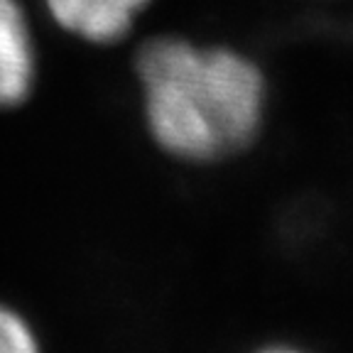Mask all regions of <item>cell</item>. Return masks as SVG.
Wrapping results in <instances>:
<instances>
[{
	"label": "cell",
	"mask_w": 353,
	"mask_h": 353,
	"mask_svg": "<svg viewBox=\"0 0 353 353\" xmlns=\"http://www.w3.org/2000/svg\"><path fill=\"white\" fill-rule=\"evenodd\" d=\"M34 81V50L28 20L15 0H0V105L28 99Z\"/></svg>",
	"instance_id": "3957f363"
},
{
	"label": "cell",
	"mask_w": 353,
	"mask_h": 353,
	"mask_svg": "<svg viewBox=\"0 0 353 353\" xmlns=\"http://www.w3.org/2000/svg\"><path fill=\"white\" fill-rule=\"evenodd\" d=\"M265 353H297V351H285V348H275V351H265Z\"/></svg>",
	"instance_id": "5b68a950"
},
{
	"label": "cell",
	"mask_w": 353,
	"mask_h": 353,
	"mask_svg": "<svg viewBox=\"0 0 353 353\" xmlns=\"http://www.w3.org/2000/svg\"><path fill=\"white\" fill-rule=\"evenodd\" d=\"M150 0H47L52 17L66 32L88 42H116Z\"/></svg>",
	"instance_id": "7a4b0ae2"
},
{
	"label": "cell",
	"mask_w": 353,
	"mask_h": 353,
	"mask_svg": "<svg viewBox=\"0 0 353 353\" xmlns=\"http://www.w3.org/2000/svg\"><path fill=\"white\" fill-rule=\"evenodd\" d=\"M135 66L150 132L167 152L219 160L253 140L263 118L265 81L243 54L154 37L140 47Z\"/></svg>",
	"instance_id": "6da1fadb"
},
{
	"label": "cell",
	"mask_w": 353,
	"mask_h": 353,
	"mask_svg": "<svg viewBox=\"0 0 353 353\" xmlns=\"http://www.w3.org/2000/svg\"><path fill=\"white\" fill-rule=\"evenodd\" d=\"M0 353H39V343L28 321L3 304H0Z\"/></svg>",
	"instance_id": "277c9868"
}]
</instances>
